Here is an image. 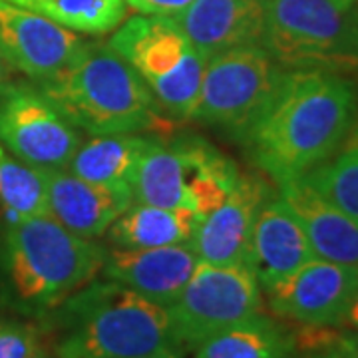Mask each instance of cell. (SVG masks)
Wrapping results in <instances>:
<instances>
[{
    "label": "cell",
    "instance_id": "6da1fadb",
    "mask_svg": "<svg viewBox=\"0 0 358 358\" xmlns=\"http://www.w3.org/2000/svg\"><path fill=\"white\" fill-rule=\"evenodd\" d=\"M357 117L358 86L350 76L285 70L265 108L237 141L251 164L281 185L327 162Z\"/></svg>",
    "mask_w": 358,
    "mask_h": 358
},
{
    "label": "cell",
    "instance_id": "7a4b0ae2",
    "mask_svg": "<svg viewBox=\"0 0 358 358\" xmlns=\"http://www.w3.org/2000/svg\"><path fill=\"white\" fill-rule=\"evenodd\" d=\"M106 253L50 215L13 217L0 239V303L38 322L100 277Z\"/></svg>",
    "mask_w": 358,
    "mask_h": 358
},
{
    "label": "cell",
    "instance_id": "3957f363",
    "mask_svg": "<svg viewBox=\"0 0 358 358\" xmlns=\"http://www.w3.org/2000/svg\"><path fill=\"white\" fill-rule=\"evenodd\" d=\"M58 358H138L178 350L167 307L96 277L38 320ZM183 355V352H181Z\"/></svg>",
    "mask_w": 358,
    "mask_h": 358
},
{
    "label": "cell",
    "instance_id": "277c9868",
    "mask_svg": "<svg viewBox=\"0 0 358 358\" xmlns=\"http://www.w3.org/2000/svg\"><path fill=\"white\" fill-rule=\"evenodd\" d=\"M34 84L88 136L171 134L176 128L108 40H86L70 64Z\"/></svg>",
    "mask_w": 358,
    "mask_h": 358
},
{
    "label": "cell",
    "instance_id": "5b68a950",
    "mask_svg": "<svg viewBox=\"0 0 358 358\" xmlns=\"http://www.w3.org/2000/svg\"><path fill=\"white\" fill-rule=\"evenodd\" d=\"M241 169L195 134H154L141 157L134 201L187 209L203 219L237 183Z\"/></svg>",
    "mask_w": 358,
    "mask_h": 358
},
{
    "label": "cell",
    "instance_id": "8992f818",
    "mask_svg": "<svg viewBox=\"0 0 358 358\" xmlns=\"http://www.w3.org/2000/svg\"><path fill=\"white\" fill-rule=\"evenodd\" d=\"M108 44L140 76L173 124L192 122L205 56L171 16H129L112 32Z\"/></svg>",
    "mask_w": 358,
    "mask_h": 358
},
{
    "label": "cell",
    "instance_id": "52a82bcc",
    "mask_svg": "<svg viewBox=\"0 0 358 358\" xmlns=\"http://www.w3.org/2000/svg\"><path fill=\"white\" fill-rule=\"evenodd\" d=\"M261 46L285 70L358 74V6L333 0H267Z\"/></svg>",
    "mask_w": 358,
    "mask_h": 358
},
{
    "label": "cell",
    "instance_id": "ba28073f",
    "mask_svg": "<svg viewBox=\"0 0 358 358\" xmlns=\"http://www.w3.org/2000/svg\"><path fill=\"white\" fill-rule=\"evenodd\" d=\"M285 68L261 44H245L205 60L192 122L237 141L275 92Z\"/></svg>",
    "mask_w": 358,
    "mask_h": 358
},
{
    "label": "cell",
    "instance_id": "9c48e42d",
    "mask_svg": "<svg viewBox=\"0 0 358 358\" xmlns=\"http://www.w3.org/2000/svg\"><path fill=\"white\" fill-rule=\"evenodd\" d=\"M167 313L176 345L187 352L213 334L263 313V291L247 265L199 261Z\"/></svg>",
    "mask_w": 358,
    "mask_h": 358
},
{
    "label": "cell",
    "instance_id": "30bf717a",
    "mask_svg": "<svg viewBox=\"0 0 358 358\" xmlns=\"http://www.w3.org/2000/svg\"><path fill=\"white\" fill-rule=\"evenodd\" d=\"M82 140V131L32 80L0 84V143L20 162L36 169H62Z\"/></svg>",
    "mask_w": 358,
    "mask_h": 358
},
{
    "label": "cell",
    "instance_id": "8fae6325",
    "mask_svg": "<svg viewBox=\"0 0 358 358\" xmlns=\"http://www.w3.org/2000/svg\"><path fill=\"white\" fill-rule=\"evenodd\" d=\"M357 293V267L313 259L263 294L277 319L299 327H341Z\"/></svg>",
    "mask_w": 358,
    "mask_h": 358
},
{
    "label": "cell",
    "instance_id": "7c38bea8",
    "mask_svg": "<svg viewBox=\"0 0 358 358\" xmlns=\"http://www.w3.org/2000/svg\"><path fill=\"white\" fill-rule=\"evenodd\" d=\"M86 40L54 20L0 0V56L32 82L58 74Z\"/></svg>",
    "mask_w": 358,
    "mask_h": 358
},
{
    "label": "cell",
    "instance_id": "4fadbf2b",
    "mask_svg": "<svg viewBox=\"0 0 358 358\" xmlns=\"http://www.w3.org/2000/svg\"><path fill=\"white\" fill-rule=\"evenodd\" d=\"M275 195L259 171H241L225 199L205 215L193 233L192 247L201 263L245 265L255 219Z\"/></svg>",
    "mask_w": 358,
    "mask_h": 358
},
{
    "label": "cell",
    "instance_id": "5bb4252c",
    "mask_svg": "<svg viewBox=\"0 0 358 358\" xmlns=\"http://www.w3.org/2000/svg\"><path fill=\"white\" fill-rule=\"evenodd\" d=\"M199 265L192 243L120 249L108 247L100 277L120 282L162 307H169Z\"/></svg>",
    "mask_w": 358,
    "mask_h": 358
},
{
    "label": "cell",
    "instance_id": "9a60e30c",
    "mask_svg": "<svg viewBox=\"0 0 358 358\" xmlns=\"http://www.w3.org/2000/svg\"><path fill=\"white\" fill-rule=\"evenodd\" d=\"M317 259L307 233L279 193L265 201L255 219L247 247L245 265L253 271L261 291L289 279L293 273Z\"/></svg>",
    "mask_w": 358,
    "mask_h": 358
},
{
    "label": "cell",
    "instance_id": "2e32d148",
    "mask_svg": "<svg viewBox=\"0 0 358 358\" xmlns=\"http://www.w3.org/2000/svg\"><path fill=\"white\" fill-rule=\"evenodd\" d=\"M40 173L46 187L48 215L86 239L106 235L115 219L134 203L129 193L96 185L66 167L40 169Z\"/></svg>",
    "mask_w": 358,
    "mask_h": 358
},
{
    "label": "cell",
    "instance_id": "e0dca14e",
    "mask_svg": "<svg viewBox=\"0 0 358 358\" xmlns=\"http://www.w3.org/2000/svg\"><path fill=\"white\" fill-rule=\"evenodd\" d=\"M267 0H193L173 16L205 56L245 44H261Z\"/></svg>",
    "mask_w": 358,
    "mask_h": 358
},
{
    "label": "cell",
    "instance_id": "ac0fdd59",
    "mask_svg": "<svg viewBox=\"0 0 358 358\" xmlns=\"http://www.w3.org/2000/svg\"><path fill=\"white\" fill-rule=\"evenodd\" d=\"M277 187V193L307 233L315 257L358 268V221L324 201L301 179Z\"/></svg>",
    "mask_w": 358,
    "mask_h": 358
},
{
    "label": "cell",
    "instance_id": "d6986e66",
    "mask_svg": "<svg viewBox=\"0 0 358 358\" xmlns=\"http://www.w3.org/2000/svg\"><path fill=\"white\" fill-rule=\"evenodd\" d=\"M152 136L154 134L88 136V140H82L78 145L66 169L96 185L134 197V183Z\"/></svg>",
    "mask_w": 358,
    "mask_h": 358
},
{
    "label": "cell",
    "instance_id": "ffe728a7",
    "mask_svg": "<svg viewBox=\"0 0 358 358\" xmlns=\"http://www.w3.org/2000/svg\"><path fill=\"white\" fill-rule=\"evenodd\" d=\"M201 217L187 209L134 203L108 229V241L120 249H148L192 243Z\"/></svg>",
    "mask_w": 358,
    "mask_h": 358
},
{
    "label": "cell",
    "instance_id": "44dd1931",
    "mask_svg": "<svg viewBox=\"0 0 358 358\" xmlns=\"http://www.w3.org/2000/svg\"><path fill=\"white\" fill-rule=\"evenodd\" d=\"M193 352V358H287L294 352V327L259 313L213 334Z\"/></svg>",
    "mask_w": 358,
    "mask_h": 358
},
{
    "label": "cell",
    "instance_id": "7402d4cb",
    "mask_svg": "<svg viewBox=\"0 0 358 358\" xmlns=\"http://www.w3.org/2000/svg\"><path fill=\"white\" fill-rule=\"evenodd\" d=\"M299 179L324 201L358 221V117L341 148Z\"/></svg>",
    "mask_w": 358,
    "mask_h": 358
},
{
    "label": "cell",
    "instance_id": "603a6c76",
    "mask_svg": "<svg viewBox=\"0 0 358 358\" xmlns=\"http://www.w3.org/2000/svg\"><path fill=\"white\" fill-rule=\"evenodd\" d=\"M82 36H106L128 18L126 0H6Z\"/></svg>",
    "mask_w": 358,
    "mask_h": 358
},
{
    "label": "cell",
    "instance_id": "cb8c5ba5",
    "mask_svg": "<svg viewBox=\"0 0 358 358\" xmlns=\"http://www.w3.org/2000/svg\"><path fill=\"white\" fill-rule=\"evenodd\" d=\"M0 205L13 217L48 215L42 173L13 155L0 143Z\"/></svg>",
    "mask_w": 358,
    "mask_h": 358
},
{
    "label": "cell",
    "instance_id": "d4e9b609",
    "mask_svg": "<svg viewBox=\"0 0 358 358\" xmlns=\"http://www.w3.org/2000/svg\"><path fill=\"white\" fill-rule=\"evenodd\" d=\"M294 357L358 358L350 343V331L341 327H296Z\"/></svg>",
    "mask_w": 358,
    "mask_h": 358
},
{
    "label": "cell",
    "instance_id": "484cf974",
    "mask_svg": "<svg viewBox=\"0 0 358 358\" xmlns=\"http://www.w3.org/2000/svg\"><path fill=\"white\" fill-rule=\"evenodd\" d=\"M46 343L38 322L0 319V358H30Z\"/></svg>",
    "mask_w": 358,
    "mask_h": 358
},
{
    "label": "cell",
    "instance_id": "4316f807",
    "mask_svg": "<svg viewBox=\"0 0 358 358\" xmlns=\"http://www.w3.org/2000/svg\"><path fill=\"white\" fill-rule=\"evenodd\" d=\"M193 0H126L128 8L148 16H178Z\"/></svg>",
    "mask_w": 358,
    "mask_h": 358
},
{
    "label": "cell",
    "instance_id": "83f0119b",
    "mask_svg": "<svg viewBox=\"0 0 358 358\" xmlns=\"http://www.w3.org/2000/svg\"><path fill=\"white\" fill-rule=\"evenodd\" d=\"M341 329H346V331H358V293L355 296V301H352V305L348 308V313H346L345 320H343V324H341Z\"/></svg>",
    "mask_w": 358,
    "mask_h": 358
},
{
    "label": "cell",
    "instance_id": "f1b7e54d",
    "mask_svg": "<svg viewBox=\"0 0 358 358\" xmlns=\"http://www.w3.org/2000/svg\"><path fill=\"white\" fill-rule=\"evenodd\" d=\"M13 76H14V70L8 66V62L0 56V84H4V82L13 80Z\"/></svg>",
    "mask_w": 358,
    "mask_h": 358
},
{
    "label": "cell",
    "instance_id": "f546056e",
    "mask_svg": "<svg viewBox=\"0 0 358 358\" xmlns=\"http://www.w3.org/2000/svg\"><path fill=\"white\" fill-rule=\"evenodd\" d=\"M30 358H58V357H56V352H54V348L50 346V343L46 341L44 345L40 346V350H36V352H34Z\"/></svg>",
    "mask_w": 358,
    "mask_h": 358
},
{
    "label": "cell",
    "instance_id": "4dcf8cb0",
    "mask_svg": "<svg viewBox=\"0 0 358 358\" xmlns=\"http://www.w3.org/2000/svg\"><path fill=\"white\" fill-rule=\"evenodd\" d=\"M138 358H181V352H178V350H164V352H155V355Z\"/></svg>",
    "mask_w": 358,
    "mask_h": 358
},
{
    "label": "cell",
    "instance_id": "1f68e13d",
    "mask_svg": "<svg viewBox=\"0 0 358 358\" xmlns=\"http://www.w3.org/2000/svg\"><path fill=\"white\" fill-rule=\"evenodd\" d=\"M333 2H336V4L343 6V8H350V6H357L358 0H333Z\"/></svg>",
    "mask_w": 358,
    "mask_h": 358
},
{
    "label": "cell",
    "instance_id": "d6a6232c",
    "mask_svg": "<svg viewBox=\"0 0 358 358\" xmlns=\"http://www.w3.org/2000/svg\"><path fill=\"white\" fill-rule=\"evenodd\" d=\"M350 343H352V348L358 357V331H350Z\"/></svg>",
    "mask_w": 358,
    "mask_h": 358
},
{
    "label": "cell",
    "instance_id": "836d02e7",
    "mask_svg": "<svg viewBox=\"0 0 358 358\" xmlns=\"http://www.w3.org/2000/svg\"><path fill=\"white\" fill-rule=\"evenodd\" d=\"M287 358H296V357H294V352H291V355H289V357H287Z\"/></svg>",
    "mask_w": 358,
    "mask_h": 358
},
{
    "label": "cell",
    "instance_id": "e575fe53",
    "mask_svg": "<svg viewBox=\"0 0 358 358\" xmlns=\"http://www.w3.org/2000/svg\"><path fill=\"white\" fill-rule=\"evenodd\" d=\"M357 6H358V2H357Z\"/></svg>",
    "mask_w": 358,
    "mask_h": 358
}]
</instances>
